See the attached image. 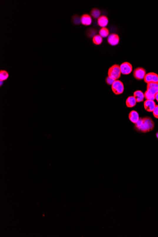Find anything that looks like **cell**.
<instances>
[{"label": "cell", "instance_id": "cell-1", "mask_svg": "<svg viewBox=\"0 0 158 237\" xmlns=\"http://www.w3.org/2000/svg\"><path fill=\"white\" fill-rule=\"evenodd\" d=\"M155 127V123L150 117L140 118L134 125V130L142 133H146L152 131Z\"/></svg>", "mask_w": 158, "mask_h": 237}, {"label": "cell", "instance_id": "cell-2", "mask_svg": "<svg viewBox=\"0 0 158 237\" xmlns=\"http://www.w3.org/2000/svg\"><path fill=\"white\" fill-rule=\"evenodd\" d=\"M121 74L120 66L118 64H114L108 70V76L114 80H118L120 77Z\"/></svg>", "mask_w": 158, "mask_h": 237}, {"label": "cell", "instance_id": "cell-3", "mask_svg": "<svg viewBox=\"0 0 158 237\" xmlns=\"http://www.w3.org/2000/svg\"><path fill=\"white\" fill-rule=\"evenodd\" d=\"M113 92L116 95L121 94L124 91V85L119 80H116L111 85Z\"/></svg>", "mask_w": 158, "mask_h": 237}, {"label": "cell", "instance_id": "cell-4", "mask_svg": "<svg viewBox=\"0 0 158 237\" xmlns=\"http://www.w3.org/2000/svg\"><path fill=\"white\" fill-rule=\"evenodd\" d=\"M146 70L142 67L136 68L133 73V76L134 78L138 81L143 80L146 74Z\"/></svg>", "mask_w": 158, "mask_h": 237}, {"label": "cell", "instance_id": "cell-5", "mask_svg": "<svg viewBox=\"0 0 158 237\" xmlns=\"http://www.w3.org/2000/svg\"><path fill=\"white\" fill-rule=\"evenodd\" d=\"M121 74L124 75H128L133 71V66L130 63L125 62L122 63L120 66Z\"/></svg>", "mask_w": 158, "mask_h": 237}, {"label": "cell", "instance_id": "cell-6", "mask_svg": "<svg viewBox=\"0 0 158 237\" xmlns=\"http://www.w3.org/2000/svg\"><path fill=\"white\" fill-rule=\"evenodd\" d=\"M144 81L147 84L151 82L158 84V75L154 73H149L145 76Z\"/></svg>", "mask_w": 158, "mask_h": 237}, {"label": "cell", "instance_id": "cell-7", "mask_svg": "<svg viewBox=\"0 0 158 237\" xmlns=\"http://www.w3.org/2000/svg\"><path fill=\"white\" fill-rule=\"evenodd\" d=\"M107 41L108 43L111 46H117L119 42V36L117 34L115 33L109 34L107 37Z\"/></svg>", "mask_w": 158, "mask_h": 237}, {"label": "cell", "instance_id": "cell-8", "mask_svg": "<svg viewBox=\"0 0 158 237\" xmlns=\"http://www.w3.org/2000/svg\"><path fill=\"white\" fill-rule=\"evenodd\" d=\"M144 105L145 109L149 112H152L156 106L155 102L152 100H146L144 102Z\"/></svg>", "mask_w": 158, "mask_h": 237}, {"label": "cell", "instance_id": "cell-9", "mask_svg": "<svg viewBox=\"0 0 158 237\" xmlns=\"http://www.w3.org/2000/svg\"><path fill=\"white\" fill-rule=\"evenodd\" d=\"M92 17L88 14H84L81 16V23L83 25H90L92 24Z\"/></svg>", "mask_w": 158, "mask_h": 237}, {"label": "cell", "instance_id": "cell-10", "mask_svg": "<svg viewBox=\"0 0 158 237\" xmlns=\"http://www.w3.org/2000/svg\"><path fill=\"white\" fill-rule=\"evenodd\" d=\"M109 19L107 18V17L106 16H100V17L98 19V24L99 25V27H102V28H105L107 26L109 23Z\"/></svg>", "mask_w": 158, "mask_h": 237}, {"label": "cell", "instance_id": "cell-11", "mask_svg": "<svg viewBox=\"0 0 158 237\" xmlns=\"http://www.w3.org/2000/svg\"><path fill=\"white\" fill-rule=\"evenodd\" d=\"M158 84L151 82L147 85V90L153 94L155 95L158 92Z\"/></svg>", "mask_w": 158, "mask_h": 237}, {"label": "cell", "instance_id": "cell-12", "mask_svg": "<svg viewBox=\"0 0 158 237\" xmlns=\"http://www.w3.org/2000/svg\"><path fill=\"white\" fill-rule=\"evenodd\" d=\"M140 117H139V114L135 110H132L129 114V119L130 120L131 122L133 123H137L138 121L139 120Z\"/></svg>", "mask_w": 158, "mask_h": 237}, {"label": "cell", "instance_id": "cell-13", "mask_svg": "<svg viewBox=\"0 0 158 237\" xmlns=\"http://www.w3.org/2000/svg\"><path fill=\"white\" fill-rule=\"evenodd\" d=\"M134 97L137 101V102H141L144 101V94L142 91L138 90L134 91Z\"/></svg>", "mask_w": 158, "mask_h": 237}, {"label": "cell", "instance_id": "cell-14", "mask_svg": "<svg viewBox=\"0 0 158 237\" xmlns=\"http://www.w3.org/2000/svg\"><path fill=\"white\" fill-rule=\"evenodd\" d=\"M137 101L134 96H130L126 100V105L128 108H133L137 105Z\"/></svg>", "mask_w": 158, "mask_h": 237}, {"label": "cell", "instance_id": "cell-15", "mask_svg": "<svg viewBox=\"0 0 158 237\" xmlns=\"http://www.w3.org/2000/svg\"><path fill=\"white\" fill-rule=\"evenodd\" d=\"M109 31L107 28L106 27L105 28H102L100 29L99 31V35L100 36H102V38H107L108 37L109 35Z\"/></svg>", "mask_w": 158, "mask_h": 237}, {"label": "cell", "instance_id": "cell-16", "mask_svg": "<svg viewBox=\"0 0 158 237\" xmlns=\"http://www.w3.org/2000/svg\"><path fill=\"white\" fill-rule=\"evenodd\" d=\"M92 42L95 45H99L102 44L103 42V38L99 35H96L93 36L92 39Z\"/></svg>", "mask_w": 158, "mask_h": 237}, {"label": "cell", "instance_id": "cell-17", "mask_svg": "<svg viewBox=\"0 0 158 237\" xmlns=\"http://www.w3.org/2000/svg\"><path fill=\"white\" fill-rule=\"evenodd\" d=\"M100 14L101 12L99 9H93L91 11V15L95 19L99 18L100 16Z\"/></svg>", "mask_w": 158, "mask_h": 237}, {"label": "cell", "instance_id": "cell-18", "mask_svg": "<svg viewBox=\"0 0 158 237\" xmlns=\"http://www.w3.org/2000/svg\"><path fill=\"white\" fill-rule=\"evenodd\" d=\"M144 98L146 99V100H152V101H154L155 99V95L153 94L152 93H151V92H149L148 91H146L145 93H144Z\"/></svg>", "mask_w": 158, "mask_h": 237}, {"label": "cell", "instance_id": "cell-19", "mask_svg": "<svg viewBox=\"0 0 158 237\" xmlns=\"http://www.w3.org/2000/svg\"><path fill=\"white\" fill-rule=\"evenodd\" d=\"M9 74L5 70H1L0 71V81H4L8 78Z\"/></svg>", "mask_w": 158, "mask_h": 237}, {"label": "cell", "instance_id": "cell-20", "mask_svg": "<svg viewBox=\"0 0 158 237\" xmlns=\"http://www.w3.org/2000/svg\"><path fill=\"white\" fill-rule=\"evenodd\" d=\"M72 21L73 22H74V24H79L80 23H81V18H80L79 16H77V15L73 16L72 18Z\"/></svg>", "mask_w": 158, "mask_h": 237}, {"label": "cell", "instance_id": "cell-21", "mask_svg": "<svg viewBox=\"0 0 158 237\" xmlns=\"http://www.w3.org/2000/svg\"><path fill=\"white\" fill-rule=\"evenodd\" d=\"M116 80H114L110 77L107 76L106 79V82L107 84L109 85H112Z\"/></svg>", "mask_w": 158, "mask_h": 237}, {"label": "cell", "instance_id": "cell-22", "mask_svg": "<svg viewBox=\"0 0 158 237\" xmlns=\"http://www.w3.org/2000/svg\"><path fill=\"white\" fill-rule=\"evenodd\" d=\"M152 112L154 116L156 118L158 119V105L156 106L155 108Z\"/></svg>", "mask_w": 158, "mask_h": 237}, {"label": "cell", "instance_id": "cell-23", "mask_svg": "<svg viewBox=\"0 0 158 237\" xmlns=\"http://www.w3.org/2000/svg\"><path fill=\"white\" fill-rule=\"evenodd\" d=\"M155 98L156 100L158 102V92H157V93L156 94L155 96Z\"/></svg>", "mask_w": 158, "mask_h": 237}, {"label": "cell", "instance_id": "cell-24", "mask_svg": "<svg viewBox=\"0 0 158 237\" xmlns=\"http://www.w3.org/2000/svg\"><path fill=\"white\" fill-rule=\"evenodd\" d=\"M156 138L158 140V132H157L156 133Z\"/></svg>", "mask_w": 158, "mask_h": 237}, {"label": "cell", "instance_id": "cell-25", "mask_svg": "<svg viewBox=\"0 0 158 237\" xmlns=\"http://www.w3.org/2000/svg\"><path fill=\"white\" fill-rule=\"evenodd\" d=\"M0 82H1V84H0V85H1V86H2V85H3V84H4V81H0Z\"/></svg>", "mask_w": 158, "mask_h": 237}, {"label": "cell", "instance_id": "cell-26", "mask_svg": "<svg viewBox=\"0 0 158 237\" xmlns=\"http://www.w3.org/2000/svg\"></svg>", "mask_w": 158, "mask_h": 237}]
</instances>
